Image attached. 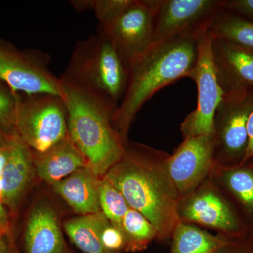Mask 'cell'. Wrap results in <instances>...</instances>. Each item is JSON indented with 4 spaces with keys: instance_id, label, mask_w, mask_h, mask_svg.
I'll return each instance as SVG.
<instances>
[{
    "instance_id": "1",
    "label": "cell",
    "mask_w": 253,
    "mask_h": 253,
    "mask_svg": "<svg viewBox=\"0 0 253 253\" xmlns=\"http://www.w3.org/2000/svg\"><path fill=\"white\" fill-rule=\"evenodd\" d=\"M167 153L146 146L129 149L104 177L123 195L129 207L149 219L156 240L166 242L179 224V196L166 167Z\"/></svg>"
},
{
    "instance_id": "2",
    "label": "cell",
    "mask_w": 253,
    "mask_h": 253,
    "mask_svg": "<svg viewBox=\"0 0 253 253\" xmlns=\"http://www.w3.org/2000/svg\"><path fill=\"white\" fill-rule=\"evenodd\" d=\"M208 32H191L151 46L128 66V81L114 110L113 126L127 144L131 123L157 91L182 78H190L198 57L200 38Z\"/></svg>"
},
{
    "instance_id": "3",
    "label": "cell",
    "mask_w": 253,
    "mask_h": 253,
    "mask_svg": "<svg viewBox=\"0 0 253 253\" xmlns=\"http://www.w3.org/2000/svg\"><path fill=\"white\" fill-rule=\"evenodd\" d=\"M68 136L96 176H105L122 158L126 144L113 126L116 107L90 91L61 81Z\"/></svg>"
},
{
    "instance_id": "4",
    "label": "cell",
    "mask_w": 253,
    "mask_h": 253,
    "mask_svg": "<svg viewBox=\"0 0 253 253\" xmlns=\"http://www.w3.org/2000/svg\"><path fill=\"white\" fill-rule=\"evenodd\" d=\"M60 79L97 95L116 109L127 85L128 63L99 31L78 42Z\"/></svg>"
},
{
    "instance_id": "5",
    "label": "cell",
    "mask_w": 253,
    "mask_h": 253,
    "mask_svg": "<svg viewBox=\"0 0 253 253\" xmlns=\"http://www.w3.org/2000/svg\"><path fill=\"white\" fill-rule=\"evenodd\" d=\"M15 131L33 153L45 152L68 136V112L62 96L16 95Z\"/></svg>"
},
{
    "instance_id": "6",
    "label": "cell",
    "mask_w": 253,
    "mask_h": 253,
    "mask_svg": "<svg viewBox=\"0 0 253 253\" xmlns=\"http://www.w3.org/2000/svg\"><path fill=\"white\" fill-rule=\"evenodd\" d=\"M177 215L180 222L212 229L231 239L251 233L235 208L210 176L179 197Z\"/></svg>"
},
{
    "instance_id": "7",
    "label": "cell",
    "mask_w": 253,
    "mask_h": 253,
    "mask_svg": "<svg viewBox=\"0 0 253 253\" xmlns=\"http://www.w3.org/2000/svg\"><path fill=\"white\" fill-rule=\"evenodd\" d=\"M253 111V89L223 96L214 118L215 167L242 163L248 147V121Z\"/></svg>"
},
{
    "instance_id": "8",
    "label": "cell",
    "mask_w": 253,
    "mask_h": 253,
    "mask_svg": "<svg viewBox=\"0 0 253 253\" xmlns=\"http://www.w3.org/2000/svg\"><path fill=\"white\" fill-rule=\"evenodd\" d=\"M212 41V36L208 32L199 41L197 61L190 76L197 86V106L181 123L184 139L214 135V115L224 94L213 62Z\"/></svg>"
},
{
    "instance_id": "9",
    "label": "cell",
    "mask_w": 253,
    "mask_h": 253,
    "mask_svg": "<svg viewBox=\"0 0 253 253\" xmlns=\"http://www.w3.org/2000/svg\"><path fill=\"white\" fill-rule=\"evenodd\" d=\"M226 9V0H161L151 46L191 32H208Z\"/></svg>"
},
{
    "instance_id": "10",
    "label": "cell",
    "mask_w": 253,
    "mask_h": 253,
    "mask_svg": "<svg viewBox=\"0 0 253 253\" xmlns=\"http://www.w3.org/2000/svg\"><path fill=\"white\" fill-rule=\"evenodd\" d=\"M41 53H23L0 46V81L14 96L54 94L61 96V81L47 67Z\"/></svg>"
},
{
    "instance_id": "11",
    "label": "cell",
    "mask_w": 253,
    "mask_h": 253,
    "mask_svg": "<svg viewBox=\"0 0 253 253\" xmlns=\"http://www.w3.org/2000/svg\"><path fill=\"white\" fill-rule=\"evenodd\" d=\"M161 0H134L100 31L112 42L129 66L151 47L155 19Z\"/></svg>"
},
{
    "instance_id": "12",
    "label": "cell",
    "mask_w": 253,
    "mask_h": 253,
    "mask_svg": "<svg viewBox=\"0 0 253 253\" xmlns=\"http://www.w3.org/2000/svg\"><path fill=\"white\" fill-rule=\"evenodd\" d=\"M215 166L214 135L184 139L166 161L168 175L179 197L202 184Z\"/></svg>"
},
{
    "instance_id": "13",
    "label": "cell",
    "mask_w": 253,
    "mask_h": 253,
    "mask_svg": "<svg viewBox=\"0 0 253 253\" xmlns=\"http://www.w3.org/2000/svg\"><path fill=\"white\" fill-rule=\"evenodd\" d=\"M216 74L224 94L253 89V51L230 42L212 38Z\"/></svg>"
},
{
    "instance_id": "14",
    "label": "cell",
    "mask_w": 253,
    "mask_h": 253,
    "mask_svg": "<svg viewBox=\"0 0 253 253\" xmlns=\"http://www.w3.org/2000/svg\"><path fill=\"white\" fill-rule=\"evenodd\" d=\"M9 156L3 175L4 206L18 208L36 170L33 151L16 133L9 136Z\"/></svg>"
},
{
    "instance_id": "15",
    "label": "cell",
    "mask_w": 253,
    "mask_h": 253,
    "mask_svg": "<svg viewBox=\"0 0 253 253\" xmlns=\"http://www.w3.org/2000/svg\"><path fill=\"white\" fill-rule=\"evenodd\" d=\"M210 178L224 193L253 233V168L246 165L215 167Z\"/></svg>"
},
{
    "instance_id": "16",
    "label": "cell",
    "mask_w": 253,
    "mask_h": 253,
    "mask_svg": "<svg viewBox=\"0 0 253 253\" xmlns=\"http://www.w3.org/2000/svg\"><path fill=\"white\" fill-rule=\"evenodd\" d=\"M24 244L26 253H68L58 218L47 205H38L31 211Z\"/></svg>"
},
{
    "instance_id": "17",
    "label": "cell",
    "mask_w": 253,
    "mask_h": 253,
    "mask_svg": "<svg viewBox=\"0 0 253 253\" xmlns=\"http://www.w3.org/2000/svg\"><path fill=\"white\" fill-rule=\"evenodd\" d=\"M37 174L42 180L54 185L71 175L87 163L69 136L52 148L42 153H33Z\"/></svg>"
},
{
    "instance_id": "18",
    "label": "cell",
    "mask_w": 253,
    "mask_h": 253,
    "mask_svg": "<svg viewBox=\"0 0 253 253\" xmlns=\"http://www.w3.org/2000/svg\"><path fill=\"white\" fill-rule=\"evenodd\" d=\"M99 181V176L85 166L52 186L76 212L86 215L101 212Z\"/></svg>"
},
{
    "instance_id": "19",
    "label": "cell",
    "mask_w": 253,
    "mask_h": 253,
    "mask_svg": "<svg viewBox=\"0 0 253 253\" xmlns=\"http://www.w3.org/2000/svg\"><path fill=\"white\" fill-rule=\"evenodd\" d=\"M171 239L170 253H227L236 239L213 235L198 226L179 221Z\"/></svg>"
},
{
    "instance_id": "20",
    "label": "cell",
    "mask_w": 253,
    "mask_h": 253,
    "mask_svg": "<svg viewBox=\"0 0 253 253\" xmlns=\"http://www.w3.org/2000/svg\"><path fill=\"white\" fill-rule=\"evenodd\" d=\"M110 221L102 212L73 218L64 224L68 237L85 253H106L101 243V234Z\"/></svg>"
},
{
    "instance_id": "21",
    "label": "cell",
    "mask_w": 253,
    "mask_h": 253,
    "mask_svg": "<svg viewBox=\"0 0 253 253\" xmlns=\"http://www.w3.org/2000/svg\"><path fill=\"white\" fill-rule=\"evenodd\" d=\"M212 38H219L253 50V21L225 10L209 29Z\"/></svg>"
},
{
    "instance_id": "22",
    "label": "cell",
    "mask_w": 253,
    "mask_h": 253,
    "mask_svg": "<svg viewBox=\"0 0 253 253\" xmlns=\"http://www.w3.org/2000/svg\"><path fill=\"white\" fill-rule=\"evenodd\" d=\"M121 231L126 241V251H137L146 249L156 240V229L147 218L136 210L129 208L123 217Z\"/></svg>"
},
{
    "instance_id": "23",
    "label": "cell",
    "mask_w": 253,
    "mask_h": 253,
    "mask_svg": "<svg viewBox=\"0 0 253 253\" xmlns=\"http://www.w3.org/2000/svg\"><path fill=\"white\" fill-rule=\"evenodd\" d=\"M99 204L105 217L121 231L123 217L130 207L121 193L104 176L99 181Z\"/></svg>"
},
{
    "instance_id": "24",
    "label": "cell",
    "mask_w": 253,
    "mask_h": 253,
    "mask_svg": "<svg viewBox=\"0 0 253 253\" xmlns=\"http://www.w3.org/2000/svg\"><path fill=\"white\" fill-rule=\"evenodd\" d=\"M133 1L134 0H91L90 10L94 11L100 26H103L122 14Z\"/></svg>"
},
{
    "instance_id": "25",
    "label": "cell",
    "mask_w": 253,
    "mask_h": 253,
    "mask_svg": "<svg viewBox=\"0 0 253 253\" xmlns=\"http://www.w3.org/2000/svg\"><path fill=\"white\" fill-rule=\"evenodd\" d=\"M16 96L9 89L0 85V129L8 136L12 135L15 131Z\"/></svg>"
},
{
    "instance_id": "26",
    "label": "cell",
    "mask_w": 253,
    "mask_h": 253,
    "mask_svg": "<svg viewBox=\"0 0 253 253\" xmlns=\"http://www.w3.org/2000/svg\"><path fill=\"white\" fill-rule=\"evenodd\" d=\"M101 243L108 251H118L126 250V241L122 231L110 223L101 234Z\"/></svg>"
},
{
    "instance_id": "27",
    "label": "cell",
    "mask_w": 253,
    "mask_h": 253,
    "mask_svg": "<svg viewBox=\"0 0 253 253\" xmlns=\"http://www.w3.org/2000/svg\"><path fill=\"white\" fill-rule=\"evenodd\" d=\"M226 10L253 21V0H226Z\"/></svg>"
},
{
    "instance_id": "28",
    "label": "cell",
    "mask_w": 253,
    "mask_h": 253,
    "mask_svg": "<svg viewBox=\"0 0 253 253\" xmlns=\"http://www.w3.org/2000/svg\"><path fill=\"white\" fill-rule=\"evenodd\" d=\"M227 253H253V233L234 240Z\"/></svg>"
},
{
    "instance_id": "29",
    "label": "cell",
    "mask_w": 253,
    "mask_h": 253,
    "mask_svg": "<svg viewBox=\"0 0 253 253\" xmlns=\"http://www.w3.org/2000/svg\"><path fill=\"white\" fill-rule=\"evenodd\" d=\"M248 147L241 165L253 168V111L250 115L247 125Z\"/></svg>"
},
{
    "instance_id": "30",
    "label": "cell",
    "mask_w": 253,
    "mask_h": 253,
    "mask_svg": "<svg viewBox=\"0 0 253 253\" xmlns=\"http://www.w3.org/2000/svg\"><path fill=\"white\" fill-rule=\"evenodd\" d=\"M0 253H11L9 243L5 236L0 237Z\"/></svg>"
},
{
    "instance_id": "31",
    "label": "cell",
    "mask_w": 253,
    "mask_h": 253,
    "mask_svg": "<svg viewBox=\"0 0 253 253\" xmlns=\"http://www.w3.org/2000/svg\"><path fill=\"white\" fill-rule=\"evenodd\" d=\"M8 138H9V136L5 134L4 131L0 129V148L7 142Z\"/></svg>"
},
{
    "instance_id": "32",
    "label": "cell",
    "mask_w": 253,
    "mask_h": 253,
    "mask_svg": "<svg viewBox=\"0 0 253 253\" xmlns=\"http://www.w3.org/2000/svg\"><path fill=\"white\" fill-rule=\"evenodd\" d=\"M8 229H9V228L0 226V237L5 236L6 233L7 232Z\"/></svg>"
},
{
    "instance_id": "33",
    "label": "cell",
    "mask_w": 253,
    "mask_h": 253,
    "mask_svg": "<svg viewBox=\"0 0 253 253\" xmlns=\"http://www.w3.org/2000/svg\"><path fill=\"white\" fill-rule=\"evenodd\" d=\"M0 226L9 228V225H6V224H4V223H3L1 220H0Z\"/></svg>"
},
{
    "instance_id": "34",
    "label": "cell",
    "mask_w": 253,
    "mask_h": 253,
    "mask_svg": "<svg viewBox=\"0 0 253 253\" xmlns=\"http://www.w3.org/2000/svg\"><path fill=\"white\" fill-rule=\"evenodd\" d=\"M106 253H117L116 252V251H108Z\"/></svg>"
}]
</instances>
